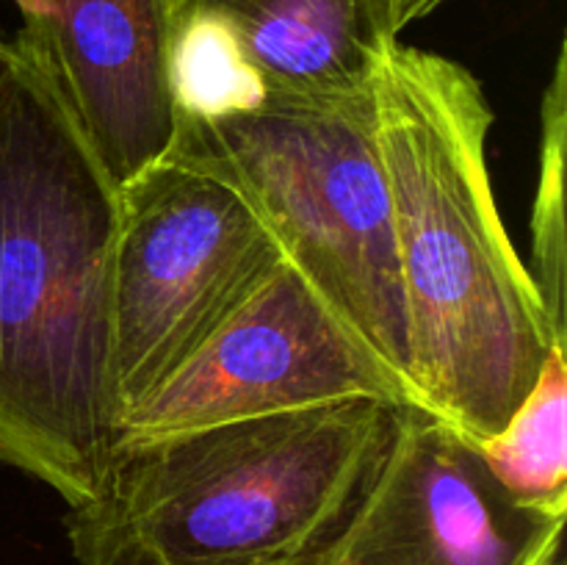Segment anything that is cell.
<instances>
[{
    "instance_id": "5",
    "label": "cell",
    "mask_w": 567,
    "mask_h": 565,
    "mask_svg": "<svg viewBox=\"0 0 567 565\" xmlns=\"http://www.w3.org/2000/svg\"><path fill=\"white\" fill-rule=\"evenodd\" d=\"M280 247L241 188L172 153L120 188L111 264L116 424L275 271Z\"/></svg>"
},
{
    "instance_id": "11",
    "label": "cell",
    "mask_w": 567,
    "mask_h": 565,
    "mask_svg": "<svg viewBox=\"0 0 567 565\" xmlns=\"http://www.w3.org/2000/svg\"><path fill=\"white\" fill-rule=\"evenodd\" d=\"M565 42L543 94L540 166L532 205V266L537 294L554 327L567 336V230H565V136H567Z\"/></svg>"
},
{
    "instance_id": "1",
    "label": "cell",
    "mask_w": 567,
    "mask_h": 565,
    "mask_svg": "<svg viewBox=\"0 0 567 565\" xmlns=\"http://www.w3.org/2000/svg\"><path fill=\"white\" fill-rule=\"evenodd\" d=\"M371 109L419 410L487 441L567 349L496 205L493 109L468 66L402 42L371 83Z\"/></svg>"
},
{
    "instance_id": "3",
    "label": "cell",
    "mask_w": 567,
    "mask_h": 565,
    "mask_svg": "<svg viewBox=\"0 0 567 565\" xmlns=\"http://www.w3.org/2000/svg\"><path fill=\"white\" fill-rule=\"evenodd\" d=\"M404 408L354 397L116 443L100 493L66 513L78 565H321Z\"/></svg>"
},
{
    "instance_id": "14",
    "label": "cell",
    "mask_w": 567,
    "mask_h": 565,
    "mask_svg": "<svg viewBox=\"0 0 567 565\" xmlns=\"http://www.w3.org/2000/svg\"><path fill=\"white\" fill-rule=\"evenodd\" d=\"M11 59H14V44H11V39H6L3 33H0V81H3L6 70H9Z\"/></svg>"
},
{
    "instance_id": "6",
    "label": "cell",
    "mask_w": 567,
    "mask_h": 565,
    "mask_svg": "<svg viewBox=\"0 0 567 565\" xmlns=\"http://www.w3.org/2000/svg\"><path fill=\"white\" fill-rule=\"evenodd\" d=\"M354 397L413 408L388 371L282 258L164 386L122 415L116 443L153 441Z\"/></svg>"
},
{
    "instance_id": "8",
    "label": "cell",
    "mask_w": 567,
    "mask_h": 565,
    "mask_svg": "<svg viewBox=\"0 0 567 565\" xmlns=\"http://www.w3.org/2000/svg\"><path fill=\"white\" fill-rule=\"evenodd\" d=\"M20 59L53 92L116 188L181 136L175 50L188 0H14Z\"/></svg>"
},
{
    "instance_id": "4",
    "label": "cell",
    "mask_w": 567,
    "mask_h": 565,
    "mask_svg": "<svg viewBox=\"0 0 567 565\" xmlns=\"http://www.w3.org/2000/svg\"><path fill=\"white\" fill-rule=\"evenodd\" d=\"M172 153L241 188L282 258L419 408L371 92L352 103L264 100L216 120H183Z\"/></svg>"
},
{
    "instance_id": "7",
    "label": "cell",
    "mask_w": 567,
    "mask_h": 565,
    "mask_svg": "<svg viewBox=\"0 0 567 565\" xmlns=\"http://www.w3.org/2000/svg\"><path fill=\"white\" fill-rule=\"evenodd\" d=\"M565 518L515 499L468 432L404 408L380 474L321 565H559Z\"/></svg>"
},
{
    "instance_id": "13",
    "label": "cell",
    "mask_w": 567,
    "mask_h": 565,
    "mask_svg": "<svg viewBox=\"0 0 567 565\" xmlns=\"http://www.w3.org/2000/svg\"><path fill=\"white\" fill-rule=\"evenodd\" d=\"M391 3H393V20H396L399 33H402L404 28L424 20V17H430L432 11H437L443 3H449V0H391Z\"/></svg>"
},
{
    "instance_id": "2",
    "label": "cell",
    "mask_w": 567,
    "mask_h": 565,
    "mask_svg": "<svg viewBox=\"0 0 567 565\" xmlns=\"http://www.w3.org/2000/svg\"><path fill=\"white\" fill-rule=\"evenodd\" d=\"M120 188L14 50L0 81V460L70 510L116 443L111 264Z\"/></svg>"
},
{
    "instance_id": "10",
    "label": "cell",
    "mask_w": 567,
    "mask_h": 565,
    "mask_svg": "<svg viewBox=\"0 0 567 565\" xmlns=\"http://www.w3.org/2000/svg\"><path fill=\"white\" fill-rule=\"evenodd\" d=\"M567 349H554L507 424L480 443L504 487L532 507L567 513Z\"/></svg>"
},
{
    "instance_id": "9",
    "label": "cell",
    "mask_w": 567,
    "mask_h": 565,
    "mask_svg": "<svg viewBox=\"0 0 567 565\" xmlns=\"http://www.w3.org/2000/svg\"><path fill=\"white\" fill-rule=\"evenodd\" d=\"M214 20L266 100L336 105L369 97L399 44L391 0H188Z\"/></svg>"
},
{
    "instance_id": "12",
    "label": "cell",
    "mask_w": 567,
    "mask_h": 565,
    "mask_svg": "<svg viewBox=\"0 0 567 565\" xmlns=\"http://www.w3.org/2000/svg\"><path fill=\"white\" fill-rule=\"evenodd\" d=\"M175 94L183 120H216L266 100L233 39L208 17L188 9L175 50Z\"/></svg>"
}]
</instances>
